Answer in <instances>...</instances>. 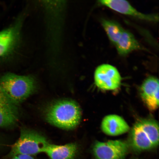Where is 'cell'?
I'll list each match as a JSON object with an SVG mask.
<instances>
[{"instance_id": "1", "label": "cell", "mask_w": 159, "mask_h": 159, "mask_svg": "<svg viewBox=\"0 0 159 159\" xmlns=\"http://www.w3.org/2000/svg\"><path fill=\"white\" fill-rule=\"evenodd\" d=\"M81 117V109L78 104L69 100L56 102L47 109L45 113V118L48 122L66 130L76 127L80 122Z\"/></svg>"}, {"instance_id": "2", "label": "cell", "mask_w": 159, "mask_h": 159, "mask_svg": "<svg viewBox=\"0 0 159 159\" xmlns=\"http://www.w3.org/2000/svg\"><path fill=\"white\" fill-rule=\"evenodd\" d=\"M0 86L12 101L19 105L34 93L37 84L32 75L8 72L0 77Z\"/></svg>"}, {"instance_id": "3", "label": "cell", "mask_w": 159, "mask_h": 159, "mask_svg": "<svg viewBox=\"0 0 159 159\" xmlns=\"http://www.w3.org/2000/svg\"><path fill=\"white\" fill-rule=\"evenodd\" d=\"M49 143L46 138L39 132L23 127L21 128L19 138L3 159H10L19 154L31 155L44 152Z\"/></svg>"}, {"instance_id": "4", "label": "cell", "mask_w": 159, "mask_h": 159, "mask_svg": "<svg viewBox=\"0 0 159 159\" xmlns=\"http://www.w3.org/2000/svg\"><path fill=\"white\" fill-rule=\"evenodd\" d=\"M158 125L152 119H142L134 124L131 130L130 139L133 147L138 150L156 147L159 142Z\"/></svg>"}, {"instance_id": "5", "label": "cell", "mask_w": 159, "mask_h": 159, "mask_svg": "<svg viewBox=\"0 0 159 159\" xmlns=\"http://www.w3.org/2000/svg\"><path fill=\"white\" fill-rule=\"evenodd\" d=\"M22 19L0 31V60L7 59L14 54L20 40Z\"/></svg>"}, {"instance_id": "6", "label": "cell", "mask_w": 159, "mask_h": 159, "mask_svg": "<svg viewBox=\"0 0 159 159\" xmlns=\"http://www.w3.org/2000/svg\"><path fill=\"white\" fill-rule=\"evenodd\" d=\"M128 150L127 144L120 140L97 141L93 148L97 159H124Z\"/></svg>"}, {"instance_id": "7", "label": "cell", "mask_w": 159, "mask_h": 159, "mask_svg": "<svg viewBox=\"0 0 159 159\" xmlns=\"http://www.w3.org/2000/svg\"><path fill=\"white\" fill-rule=\"evenodd\" d=\"M19 105L12 101L0 86V128H13L20 117Z\"/></svg>"}, {"instance_id": "8", "label": "cell", "mask_w": 159, "mask_h": 159, "mask_svg": "<svg viewBox=\"0 0 159 159\" xmlns=\"http://www.w3.org/2000/svg\"><path fill=\"white\" fill-rule=\"evenodd\" d=\"M96 85L100 88L106 90H114L118 88L121 77L117 69L108 64H103L96 69L94 74Z\"/></svg>"}, {"instance_id": "9", "label": "cell", "mask_w": 159, "mask_h": 159, "mask_svg": "<svg viewBox=\"0 0 159 159\" xmlns=\"http://www.w3.org/2000/svg\"><path fill=\"white\" fill-rule=\"evenodd\" d=\"M102 5L122 14L143 20L156 22L158 21L156 14L142 13L133 7L127 1L123 0H102L99 2Z\"/></svg>"}, {"instance_id": "10", "label": "cell", "mask_w": 159, "mask_h": 159, "mask_svg": "<svg viewBox=\"0 0 159 159\" xmlns=\"http://www.w3.org/2000/svg\"><path fill=\"white\" fill-rule=\"evenodd\" d=\"M140 94L143 101L150 110L156 109L159 105L158 79L153 77L147 78L141 86Z\"/></svg>"}, {"instance_id": "11", "label": "cell", "mask_w": 159, "mask_h": 159, "mask_svg": "<svg viewBox=\"0 0 159 159\" xmlns=\"http://www.w3.org/2000/svg\"><path fill=\"white\" fill-rule=\"evenodd\" d=\"M101 129L105 134L112 136L122 135L128 132L129 127L121 117L115 115L105 116L101 124Z\"/></svg>"}, {"instance_id": "12", "label": "cell", "mask_w": 159, "mask_h": 159, "mask_svg": "<svg viewBox=\"0 0 159 159\" xmlns=\"http://www.w3.org/2000/svg\"><path fill=\"white\" fill-rule=\"evenodd\" d=\"M115 46L121 56H125L134 51L146 50L131 33L124 29Z\"/></svg>"}, {"instance_id": "13", "label": "cell", "mask_w": 159, "mask_h": 159, "mask_svg": "<svg viewBox=\"0 0 159 159\" xmlns=\"http://www.w3.org/2000/svg\"><path fill=\"white\" fill-rule=\"evenodd\" d=\"M77 150L76 145L73 143L63 145L49 143L44 152L51 159H73Z\"/></svg>"}, {"instance_id": "14", "label": "cell", "mask_w": 159, "mask_h": 159, "mask_svg": "<svg viewBox=\"0 0 159 159\" xmlns=\"http://www.w3.org/2000/svg\"><path fill=\"white\" fill-rule=\"evenodd\" d=\"M101 22L109 40L115 45L124 29L118 23L112 20L103 19Z\"/></svg>"}, {"instance_id": "15", "label": "cell", "mask_w": 159, "mask_h": 159, "mask_svg": "<svg viewBox=\"0 0 159 159\" xmlns=\"http://www.w3.org/2000/svg\"><path fill=\"white\" fill-rule=\"evenodd\" d=\"M19 159H35L31 155L26 154H19L16 155Z\"/></svg>"}, {"instance_id": "16", "label": "cell", "mask_w": 159, "mask_h": 159, "mask_svg": "<svg viewBox=\"0 0 159 159\" xmlns=\"http://www.w3.org/2000/svg\"><path fill=\"white\" fill-rule=\"evenodd\" d=\"M10 159H19L16 156H14Z\"/></svg>"}, {"instance_id": "17", "label": "cell", "mask_w": 159, "mask_h": 159, "mask_svg": "<svg viewBox=\"0 0 159 159\" xmlns=\"http://www.w3.org/2000/svg\"><path fill=\"white\" fill-rule=\"evenodd\" d=\"M1 142L0 141V145H1Z\"/></svg>"}]
</instances>
